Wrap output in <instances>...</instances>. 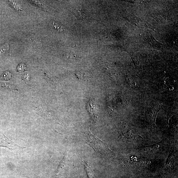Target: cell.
Listing matches in <instances>:
<instances>
[{
	"instance_id": "cell-1",
	"label": "cell",
	"mask_w": 178,
	"mask_h": 178,
	"mask_svg": "<svg viewBox=\"0 0 178 178\" xmlns=\"http://www.w3.org/2000/svg\"><path fill=\"white\" fill-rule=\"evenodd\" d=\"M86 137L87 143L98 153L107 156L113 154V152L109 149L106 143L93 135L90 131L86 132Z\"/></svg>"
},
{
	"instance_id": "cell-2",
	"label": "cell",
	"mask_w": 178,
	"mask_h": 178,
	"mask_svg": "<svg viewBox=\"0 0 178 178\" xmlns=\"http://www.w3.org/2000/svg\"><path fill=\"white\" fill-rule=\"evenodd\" d=\"M162 144V141L151 146H144L140 147L138 151L142 154L144 155H152L157 152Z\"/></svg>"
},
{
	"instance_id": "cell-3",
	"label": "cell",
	"mask_w": 178,
	"mask_h": 178,
	"mask_svg": "<svg viewBox=\"0 0 178 178\" xmlns=\"http://www.w3.org/2000/svg\"><path fill=\"white\" fill-rule=\"evenodd\" d=\"M122 137L129 141L135 139V135L129 125L127 123H123L120 126Z\"/></svg>"
},
{
	"instance_id": "cell-4",
	"label": "cell",
	"mask_w": 178,
	"mask_h": 178,
	"mask_svg": "<svg viewBox=\"0 0 178 178\" xmlns=\"http://www.w3.org/2000/svg\"><path fill=\"white\" fill-rule=\"evenodd\" d=\"M159 111V109H156V107L149 109L145 113V117L146 120L150 125L155 127V121L157 114Z\"/></svg>"
},
{
	"instance_id": "cell-5",
	"label": "cell",
	"mask_w": 178,
	"mask_h": 178,
	"mask_svg": "<svg viewBox=\"0 0 178 178\" xmlns=\"http://www.w3.org/2000/svg\"><path fill=\"white\" fill-rule=\"evenodd\" d=\"M49 27L53 31L58 33H65L68 31V27L59 23L51 21L49 23Z\"/></svg>"
},
{
	"instance_id": "cell-6",
	"label": "cell",
	"mask_w": 178,
	"mask_h": 178,
	"mask_svg": "<svg viewBox=\"0 0 178 178\" xmlns=\"http://www.w3.org/2000/svg\"><path fill=\"white\" fill-rule=\"evenodd\" d=\"M176 157V153H175V151H171L166 163V167L167 168H170L173 167L175 163Z\"/></svg>"
},
{
	"instance_id": "cell-7",
	"label": "cell",
	"mask_w": 178,
	"mask_h": 178,
	"mask_svg": "<svg viewBox=\"0 0 178 178\" xmlns=\"http://www.w3.org/2000/svg\"><path fill=\"white\" fill-rule=\"evenodd\" d=\"M83 163L88 178H95L94 172L90 164H89L87 161L85 160H83Z\"/></svg>"
},
{
	"instance_id": "cell-8",
	"label": "cell",
	"mask_w": 178,
	"mask_h": 178,
	"mask_svg": "<svg viewBox=\"0 0 178 178\" xmlns=\"http://www.w3.org/2000/svg\"><path fill=\"white\" fill-rule=\"evenodd\" d=\"M77 17L82 20L88 19L87 14L83 9H76L74 12Z\"/></svg>"
},
{
	"instance_id": "cell-9",
	"label": "cell",
	"mask_w": 178,
	"mask_h": 178,
	"mask_svg": "<svg viewBox=\"0 0 178 178\" xmlns=\"http://www.w3.org/2000/svg\"><path fill=\"white\" fill-rule=\"evenodd\" d=\"M76 75L81 80H86L91 78V74L87 72H79L77 73Z\"/></svg>"
},
{
	"instance_id": "cell-10",
	"label": "cell",
	"mask_w": 178,
	"mask_h": 178,
	"mask_svg": "<svg viewBox=\"0 0 178 178\" xmlns=\"http://www.w3.org/2000/svg\"><path fill=\"white\" fill-rule=\"evenodd\" d=\"M10 48L8 42L4 43L0 47V58L4 55L9 51Z\"/></svg>"
},
{
	"instance_id": "cell-11",
	"label": "cell",
	"mask_w": 178,
	"mask_h": 178,
	"mask_svg": "<svg viewBox=\"0 0 178 178\" xmlns=\"http://www.w3.org/2000/svg\"><path fill=\"white\" fill-rule=\"evenodd\" d=\"M8 2L14 8L15 10L21 13H24L23 9L20 5L17 4L14 1H8Z\"/></svg>"
},
{
	"instance_id": "cell-12",
	"label": "cell",
	"mask_w": 178,
	"mask_h": 178,
	"mask_svg": "<svg viewBox=\"0 0 178 178\" xmlns=\"http://www.w3.org/2000/svg\"><path fill=\"white\" fill-rule=\"evenodd\" d=\"M31 3L34 4L38 6L39 8L41 9H44V11H48V8L47 6L42 2L39 1H30Z\"/></svg>"
},
{
	"instance_id": "cell-13",
	"label": "cell",
	"mask_w": 178,
	"mask_h": 178,
	"mask_svg": "<svg viewBox=\"0 0 178 178\" xmlns=\"http://www.w3.org/2000/svg\"><path fill=\"white\" fill-rule=\"evenodd\" d=\"M12 77L11 72L6 71L3 73L1 76V79L4 80H8Z\"/></svg>"
},
{
	"instance_id": "cell-14",
	"label": "cell",
	"mask_w": 178,
	"mask_h": 178,
	"mask_svg": "<svg viewBox=\"0 0 178 178\" xmlns=\"http://www.w3.org/2000/svg\"><path fill=\"white\" fill-rule=\"evenodd\" d=\"M2 87L6 88L7 89L10 90L15 91L17 90L15 86L10 84L4 83L2 85Z\"/></svg>"
},
{
	"instance_id": "cell-15",
	"label": "cell",
	"mask_w": 178,
	"mask_h": 178,
	"mask_svg": "<svg viewBox=\"0 0 178 178\" xmlns=\"http://www.w3.org/2000/svg\"><path fill=\"white\" fill-rule=\"evenodd\" d=\"M26 69L25 65L23 64H20L18 67V70L19 72H22L25 71Z\"/></svg>"
}]
</instances>
